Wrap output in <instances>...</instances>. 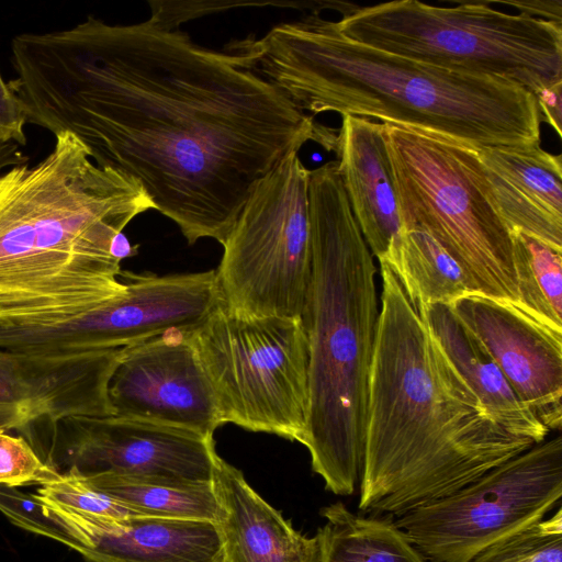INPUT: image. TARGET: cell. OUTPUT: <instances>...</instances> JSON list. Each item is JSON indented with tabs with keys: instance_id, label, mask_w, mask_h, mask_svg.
<instances>
[{
	"instance_id": "44dd1931",
	"label": "cell",
	"mask_w": 562,
	"mask_h": 562,
	"mask_svg": "<svg viewBox=\"0 0 562 562\" xmlns=\"http://www.w3.org/2000/svg\"><path fill=\"white\" fill-rule=\"evenodd\" d=\"M380 263L392 270L415 310L476 293L461 267L420 228L402 229L398 246Z\"/></svg>"
},
{
	"instance_id": "4316f807",
	"label": "cell",
	"mask_w": 562,
	"mask_h": 562,
	"mask_svg": "<svg viewBox=\"0 0 562 562\" xmlns=\"http://www.w3.org/2000/svg\"><path fill=\"white\" fill-rule=\"evenodd\" d=\"M60 477L22 436L0 430V485L23 487L45 485Z\"/></svg>"
},
{
	"instance_id": "cb8c5ba5",
	"label": "cell",
	"mask_w": 562,
	"mask_h": 562,
	"mask_svg": "<svg viewBox=\"0 0 562 562\" xmlns=\"http://www.w3.org/2000/svg\"><path fill=\"white\" fill-rule=\"evenodd\" d=\"M468 562H562V510L492 544Z\"/></svg>"
},
{
	"instance_id": "9c48e42d",
	"label": "cell",
	"mask_w": 562,
	"mask_h": 562,
	"mask_svg": "<svg viewBox=\"0 0 562 562\" xmlns=\"http://www.w3.org/2000/svg\"><path fill=\"white\" fill-rule=\"evenodd\" d=\"M310 170L291 153L257 182L215 270L221 303L246 316H303L312 274Z\"/></svg>"
},
{
	"instance_id": "30bf717a",
	"label": "cell",
	"mask_w": 562,
	"mask_h": 562,
	"mask_svg": "<svg viewBox=\"0 0 562 562\" xmlns=\"http://www.w3.org/2000/svg\"><path fill=\"white\" fill-rule=\"evenodd\" d=\"M561 496L559 435L394 522L427 562H468L542 520Z\"/></svg>"
},
{
	"instance_id": "83f0119b",
	"label": "cell",
	"mask_w": 562,
	"mask_h": 562,
	"mask_svg": "<svg viewBox=\"0 0 562 562\" xmlns=\"http://www.w3.org/2000/svg\"><path fill=\"white\" fill-rule=\"evenodd\" d=\"M25 114L21 104L0 74V144H16L24 146L26 136L24 125Z\"/></svg>"
},
{
	"instance_id": "5b68a950",
	"label": "cell",
	"mask_w": 562,
	"mask_h": 562,
	"mask_svg": "<svg viewBox=\"0 0 562 562\" xmlns=\"http://www.w3.org/2000/svg\"><path fill=\"white\" fill-rule=\"evenodd\" d=\"M312 274L302 321L308 342V411L302 440L328 491L360 480L369 374L379 318L376 268L338 164L310 170Z\"/></svg>"
},
{
	"instance_id": "52a82bcc",
	"label": "cell",
	"mask_w": 562,
	"mask_h": 562,
	"mask_svg": "<svg viewBox=\"0 0 562 562\" xmlns=\"http://www.w3.org/2000/svg\"><path fill=\"white\" fill-rule=\"evenodd\" d=\"M402 229L432 236L476 293L519 303L510 233L488 196L472 147L385 124Z\"/></svg>"
},
{
	"instance_id": "3957f363",
	"label": "cell",
	"mask_w": 562,
	"mask_h": 562,
	"mask_svg": "<svg viewBox=\"0 0 562 562\" xmlns=\"http://www.w3.org/2000/svg\"><path fill=\"white\" fill-rule=\"evenodd\" d=\"M300 110L414 128L469 147L540 144L530 90L355 42L317 13L226 46Z\"/></svg>"
},
{
	"instance_id": "484cf974",
	"label": "cell",
	"mask_w": 562,
	"mask_h": 562,
	"mask_svg": "<svg viewBox=\"0 0 562 562\" xmlns=\"http://www.w3.org/2000/svg\"><path fill=\"white\" fill-rule=\"evenodd\" d=\"M0 512L15 526L81 552L83 544L35 495L0 485Z\"/></svg>"
},
{
	"instance_id": "2e32d148",
	"label": "cell",
	"mask_w": 562,
	"mask_h": 562,
	"mask_svg": "<svg viewBox=\"0 0 562 562\" xmlns=\"http://www.w3.org/2000/svg\"><path fill=\"white\" fill-rule=\"evenodd\" d=\"M488 196L508 231L562 248V161L533 146L474 147Z\"/></svg>"
},
{
	"instance_id": "7402d4cb",
	"label": "cell",
	"mask_w": 562,
	"mask_h": 562,
	"mask_svg": "<svg viewBox=\"0 0 562 562\" xmlns=\"http://www.w3.org/2000/svg\"><path fill=\"white\" fill-rule=\"evenodd\" d=\"M83 480L142 516L218 522L223 515L212 482L138 480L115 475Z\"/></svg>"
},
{
	"instance_id": "8fae6325",
	"label": "cell",
	"mask_w": 562,
	"mask_h": 562,
	"mask_svg": "<svg viewBox=\"0 0 562 562\" xmlns=\"http://www.w3.org/2000/svg\"><path fill=\"white\" fill-rule=\"evenodd\" d=\"M33 449L60 475L211 483L213 437L116 415L69 417Z\"/></svg>"
},
{
	"instance_id": "ba28073f",
	"label": "cell",
	"mask_w": 562,
	"mask_h": 562,
	"mask_svg": "<svg viewBox=\"0 0 562 562\" xmlns=\"http://www.w3.org/2000/svg\"><path fill=\"white\" fill-rule=\"evenodd\" d=\"M222 424L302 442L308 411V342L301 317L246 316L220 303L188 331Z\"/></svg>"
},
{
	"instance_id": "5bb4252c",
	"label": "cell",
	"mask_w": 562,
	"mask_h": 562,
	"mask_svg": "<svg viewBox=\"0 0 562 562\" xmlns=\"http://www.w3.org/2000/svg\"><path fill=\"white\" fill-rule=\"evenodd\" d=\"M491 356L519 401L550 431L562 425V327L518 302L481 293L449 304Z\"/></svg>"
},
{
	"instance_id": "ffe728a7",
	"label": "cell",
	"mask_w": 562,
	"mask_h": 562,
	"mask_svg": "<svg viewBox=\"0 0 562 562\" xmlns=\"http://www.w3.org/2000/svg\"><path fill=\"white\" fill-rule=\"evenodd\" d=\"M321 515L326 520L316 533L321 562H427L389 518L355 514L340 502Z\"/></svg>"
},
{
	"instance_id": "d4e9b609",
	"label": "cell",
	"mask_w": 562,
	"mask_h": 562,
	"mask_svg": "<svg viewBox=\"0 0 562 562\" xmlns=\"http://www.w3.org/2000/svg\"><path fill=\"white\" fill-rule=\"evenodd\" d=\"M35 495L46 505L87 517L124 519L142 516L74 475H60L56 481L40 486Z\"/></svg>"
},
{
	"instance_id": "7c38bea8",
	"label": "cell",
	"mask_w": 562,
	"mask_h": 562,
	"mask_svg": "<svg viewBox=\"0 0 562 562\" xmlns=\"http://www.w3.org/2000/svg\"><path fill=\"white\" fill-rule=\"evenodd\" d=\"M122 348L75 353L0 349V430L33 447L69 417L113 415L109 382Z\"/></svg>"
},
{
	"instance_id": "4fadbf2b",
	"label": "cell",
	"mask_w": 562,
	"mask_h": 562,
	"mask_svg": "<svg viewBox=\"0 0 562 562\" xmlns=\"http://www.w3.org/2000/svg\"><path fill=\"white\" fill-rule=\"evenodd\" d=\"M113 415L213 437L215 393L188 331L169 330L122 348L109 382Z\"/></svg>"
},
{
	"instance_id": "603a6c76",
	"label": "cell",
	"mask_w": 562,
	"mask_h": 562,
	"mask_svg": "<svg viewBox=\"0 0 562 562\" xmlns=\"http://www.w3.org/2000/svg\"><path fill=\"white\" fill-rule=\"evenodd\" d=\"M519 303L562 327V248L520 231H510Z\"/></svg>"
},
{
	"instance_id": "f546056e",
	"label": "cell",
	"mask_w": 562,
	"mask_h": 562,
	"mask_svg": "<svg viewBox=\"0 0 562 562\" xmlns=\"http://www.w3.org/2000/svg\"><path fill=\"white\" fill-rule=\"evenodd\" d=\"M493 3L512 5L517 8L519 13L528 16L562 24V2L559 0L493 1Z\"/></svg>"
},
{
	"instance_id": "8992f818",
	"label": "cell",
	"mask_w": 562,
	"mask_h": 562,
	"mask_svg": "<svg viewBox=\"0 0 562 562\" xmlns=\"http://www.w3.org/2000/svg\"><path fill=\"white\" fill-rule=\"evenodd\" d=\"M336 24L355 42L447 69L499 77L535 95L562 82V24L507 13L488 1L350 4Z\"/></svg>"
},
{
	"instance_id": "7a4b0ae2",
	"label": "cell",
	"mask_w": 562,
	"mask_h": 562,
	"mask_svg": "<svg viewBox=\"0 0 562 562\" xmlns=\"http://www.w3.org/2000/svg\"><path fill=\"white\" fill-rule=\"evenodd\" d=\"M369 374L358 508L400 517L536 443L497 424L452 367L392 270Z\"/></svg>"
},
{
	"instance_id": "4dcf8cb0",
	"label": "cell",
	"mask_w": 562,
	"mask_h": 562,
	"mask_svg": "<svg viewBox=\"0 0 562 562\" xmlns=\"http://www.w3.org/2000/svg\"><path fill=\"white\" fill-rule=\"evenodd\" d=\"M29 158L19 150L16 144H0V171L4 168L24 165Z\"/></svg>"
},
{
	"instance_id": "277c9868",
	"label": "cell",
	"mask_w": 562,
	"mask_h": 562,
	"mask_svg": "<svg viewBox=\"0 0 562 562\" xmlns=\"http://www.w3.org/2000/svg\"><path fill=\"white\" fill-rule=\"evenodd\" d=\"M156 210L134 179L97 166L71 134L37 165L0 171V316L92 305L120 295L114 237Z\"/></svg>"
},
{
	"instance_id": "d6986e66",
	"label": "cell",
	"mask_w": 562,
	"mask_h": 562,
	"mask_svg": "<svg viewBox=\"0 0 562 562\" xmlns=\"http://www.w3.org/2000/svg\"><path fill=\"white\" fill-rule=\"evenodd\" d=\"M462 380L508 432L544 441L549 430L519 401L491 356L460 323L447 303H428L416 310Z\"/></svg>"
},
{
	"instance_id": "e0dca14e",
	"label": "cell",
	"mask_w": 562,
	"mask_h": 562,
	"mask_svg": "<svg viewBox=\"0 0 562 562\" xmlns=\"http://www.w3.org/2000/svg\"><path fill=\"white\" fill-rule=\"evenodd\" d=\"M337 132L334 151L351 211L372 256L383 262L402 235L385 124L342 115Z\"/></svg>"
},
{
	"instance_id": "6da1fadb",
	"label": "cell",
	"mask_w": 562,
	"mask_h": 562,
	"mask_svg": "<svg viewBox=\"0 0 562 562\" xmlns=\"http://www.w3.org/2000/svg\"><path fill=\"white\" fill-rule=\"evenodd\" d=\"M11 61L26 123L74 135L97 166L136 180L190 245H223L257 182L289 154L336 146L337 130L239 56L150 20L89 16L20 34Z\"/></svg>"
},
{
	"instance_id": "9a60e30c",
	"label": "cell",
	"mask_w": 562,
	"mask_h": 562,
	"mask_svg": "<svg viewBox=\"0 0 562 562\" xmlns=\"http://www.w3.org/2000/svg\"><path fill=\"white\" fill-rule=\"evenodd\" d=\"M46 507L82 542L80 554L90 562H222L217 522L151 516L103 519Z\"/></svg>"
},
{
	"instance_id": "ac0fdd59",
	"label": "cell",
	"mask_w": 562,
	"mask_h": 562,
	"mask_svg": "<svg viewBox=\"0 0 562 562\" xmlns=\"http://www.w3.org/2000/svg\"><path fill=\"white\" fill-rule=\"evenodd\" d=\"M212 483L223 509L222 562H321L318 536L296 531L220 456Z\"/></svg>"
},
{
	"instance_id": "f1b7e54d",
	"label": "cell",
	"mask_w": 562,
	"mask_h": 562,
	"mask_svg": "<svg viewBox=\"0 0 562 562\" xmlns=\"http://www.w3.org/2000/svg\"><path fill=\"white\" fill-rule=\"evenodd\" d=\"M536 98L542 120H544L561 137L562 82L539 92Z\"/></svg>"
}]
</instances>
